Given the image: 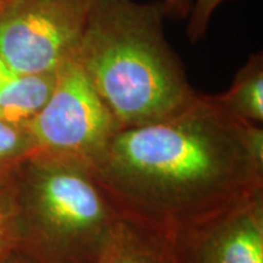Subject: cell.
Masks as SVG:
<instances>
[{"label": "cell", "mask_w": 263, "mask_h": 263, "mask_svg": "<svg viewBox=\"0 0 263 263\" xmlns=\"http://www.w3.org/2000/svg\"><path fill=\"white\" fill-rule=\"evenodd\" d=\"M89 164L126 218L167 238L263 188V129L197 93L172 116L117 130Z\"/></svg>", "instance_id": "obj_1"}, {"label": "cell", "mask_w": 263, "mask_h": 263, "mask_svg": "<svg viewBox=\"0 0 263 263\" xmlns=\"http://www.w3.org/2000/svg\"><path fill=\"white\" fill-rule=\"evenodd\" d=\"M161 4L93 0L73 59L118 130L172 116L195 99L166 41Z\"/></svg>", "instance_id": "obj_2"}, {"label": "cell", "mask_w": 263, "mask_h": 263, "mask_svg": "<svg viewBox=\"0 0 263 263\" xmlns=\"http://www.w3.org/2000/svg\"><path fill=\"white\" fill-rule=\"evenodd\" d=\"M10 246L38 263H95L124 221L90 164L34 150L5 177Z\"/></svg>", "instance_id": "obj_3"}, {"label": "cell", "mask_w": 263, "mask_h": 263, "mask_svg": "<svg viewBox=\"0 0 263 263\" xmlns=\"http://www.w3.org/2000/svg\"><path fill=\"white\" fill-rule=\"evenodd\" d=\"M93 0H12L0 14V57L14 74L57 71L73 58Z\"/></svg>", "instance_id": "obj_4"}, {"label": "cell", "mask_w": 263, "mask_h": 263, "mask_svg": "<svg viewBox=\"0 0 263 263\" xmlns=\"http://www.w3.org/2000/svg\"><path fill=\"white\" fill-rule=\"evenodd\" d=\"M26 127L37 151L88 163L118 130L110 111L73 58L58 68L48 103Z\"/></svg>", "instance_id": "obj_5"}, {"label": "cell", "mask_w": 263, "mask_h": 263, "mask_svg": "<svg viewBox=\"0 0 263 263\" xmlns=\"http://www.w3.org/2000/svg\"><path fill=\"white\" fill-rule=\"evenodd\" d=\"M166 239L177 263H263V188Z\"/></svg>", "instance_id": "obj_6"}, {"label": "cell", "mask_w": 263, "mask_h": 263, "mask_svg": "<svg viewBox=\"0 0 263 263\" xmlns=\"http://www.w3.org/2000/svg\"><path fill=\"white\" fill-rule=\"evenodd\" d=\"M57 81V71L14 74L0 83V121L26 124L48 103Z\"/></svg>", "instance_id": "obj_7"}, {"label": "cell", "mask_w": 263, "mask_h": 263, "mask_svg": "<svg viewBox=\"0 0 263 263\" xmlns=\"http://www.w3.org/2000/svg\"><path fill=\"white\" fill-rule=\"evenodd\" d=\"M95 263H177L168 240L124 217L106 251Z\"/></svg>", "instance_id": "obj_8"}, {"label": "cell", "mask_w": 263, "mask_h": 263, "mask_svg": "<svg viewBox=\"0 0 263 263\" xmlns=\"http://www.w3.org/2000/svg\"><path fill=\"white\" fill-rule=\"evenodd\" d=\"M212 97L233 116L261 126L263 121V57L261 52L250 55L226 93Z\"/></svg>", "instance_id": "obj_9"}, {"label": "cell", "mask_w": 263, "mask_h": 263, "mask_svg": "<svg viewBox=\"0 0 263 263\" xmlns=\"http://www.w3.org/2000/svg\"><path fill=\"white\" fill-rule=\"evenodd\" d=\"M34 150V144L26 124L0 121V174L8 172Z\"/></svg>", "instance_id": "obj_10"}, {"label": "cell", "mask_w": 263, "mask_h": 263, "mask_svg": "<svg viewBox=\"0 0 263 263\" xmlns=\"http://www.w3.org/2000/svg\"><path fill=\"white\" fill-rule=\"evenodd\" d=\"M224 2L227 0H193L186 26L190 42L196 43L205 37L213 14Z\"/></svg>", "instance_id": "obj_11"}, {"label": "cell", "mask_w": 263, "mask_h": 263, "mask_svg": "<svg viewBox=\"0 0 263 263\" xmlns=\"http://www.w3.org/2000/svg\"><path fill=\"white\" fill-rule=\"evenodd\" d=\"M6 173L0 177V248L10 246V203L5 184Z\"/></svg>", "instance_id": "obj_12"}, {"label": "cell", "mask_w": 263, "mask_h": 263, "mask_svg": "<svg viewBox=\"0 0 263 263\" xmlns=\"http://www.w3.org/2000/svg\"><path fill=\"white\" fill-rule=\"evenodd\" d=\"M167 16L176 18H188L193 0H161L160 3Z\"/></svg>", "instance_id": "obj_13"}, {"label": "cell", "mask_w": 263, "mask_h": 263, "mask_svg": "<svg viewBox=\"0 0 263 263\" xmlns=\"http://www.w3.org/2000/svg\"><path fill=\"white\" fill-rule=\"evenodd\" d=\"M14 73H12L11 70L8 67V65L5 64V61L3 60L2 57H0V83H3V82L9 80L10 77H12Z\"/></svg>", "instance_id": "obj_14"}, {"label": "cell", "mask_w": 263, "mask_h": 263, "mask_svg": "<svg viewBox=\"0 0 263 263\" xmlns=\"http://www.w3.org/2000/svg\"><path fill=\"white\" fill-rule=\"evenodd\" d=\"M12 0H0V14H2L4 10L8 8V5L11 3Z\"/></svg>", "instance_id": "obj_15"}, {"label": "cell", "mask_w": 263, "mask_h": 263, "mask_svg": "<svg viewBox=\"0 0 263 263\" xmlns=\"http://www.w3.org/2000/svg\"><path fill=\"white\" fill-rule=\"evenodd\" d=\"M0 263H18L17 261H14V259H5V258H0Z\"/></svg>", "instance_id": "obj_16"}]
</instances>
